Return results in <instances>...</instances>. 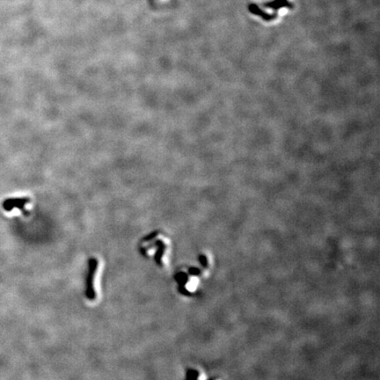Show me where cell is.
Here are the masks:
<instances>
[{"instance_id": "cell-4", "label": "cell", "mask_w": 380, "mask_h": 380, "mask_svg": "<svg viewBox=\"0 0 380 380\" xmlns=\"http://www.w3.org/2000/svg\"><path fill=\"white\" fill-rule=\"evenodd\" d=\"M249 11H250L252 13L260 16V17H261L264 20H267V21H270V20H272V19H276V17H277V14H269L267 13H265L263 10L260 9V8L258 7V5H256L255 4H252V5H249Z\"/></svg>"}, {"instance_id": "cell-2", "label": "cell", "mask_w": 380, "mask_h": 380, "mask_svg": "<svg viewBox=\"0 0 380 380\" xmlns=\"http://www.w3.org/2000/svg\"><path fill=\"white\" fill-rule=\"evenodd\" d=\"M96 267H97V261L95 259H91L90 260V270H89V276H88V282H87V291H86V295L90 299H93L95 297V293L93 290V276H94V273L96 271Z\"/></svg>"}, {"instance_id": "cell-3", "label": "cell", "mask_w": 380, "mask_h": 380, "mask_svg": "<svg viewBox=\"0 0 380 380\" xmlns=\"http://www.w3.org/2000/svg\"><path fill=\"white\" fill-rule=\"evenodd\" d=\"M263 6H265L266 8H270V9L277 12L279 9H281L283 7H287V8L291 9L293 7V5L289 0H274V1H271V2H268V3L263 4Z\"/></svg>"}, {"instance_id": "cell-1", "label": "cell", "mask_w": 380, "mask_h": 380, "mask_svg": "<svg viewBox=\"0 0 380 380\" xmlns=\"http://www.w3.org/2000/svg\"><path fill=\"white\" fill-rule=\"evenodd\" d=\"M30 203V199L28 197H19V198H10L4 201L3 208L5 211L11 212L13 209H18L23 212H26V206Z\"/></svg>"}]
</instances>
